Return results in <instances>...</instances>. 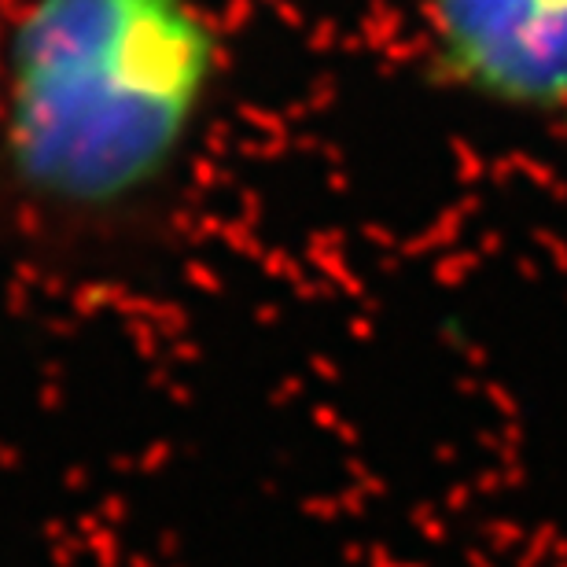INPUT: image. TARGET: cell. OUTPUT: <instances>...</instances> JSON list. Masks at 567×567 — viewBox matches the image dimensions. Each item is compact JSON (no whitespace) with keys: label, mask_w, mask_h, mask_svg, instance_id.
<instances>
[{"label":"cell","mask_w":567,"mask_h":567,"mask_svg":"<svg viewBox=\"0 0 567 567\" xmlns=\"http://www.w3.org/2000/svg\"><path fill=\"white\" fill-rule=\"evenodd\" d=\"M229 74L211 0H15L0 30V173L59 222L151 203Z\"/></svg>","instance_id":"6da1fadb"},{"label":"cell","mask_w":567,"mask_h":567,"mask_svg":"<svg viewBox=\"0 0 567 567\" xmlns=\"http://www.w3.org/2000/svg\"><path fill=\"white\" fill-rule=\"evenodd\" d=\"M431 81L494 115L567 122V0H417Z\"/></svg>","instance_id":"7a4b0ae2"}]
</instances>
